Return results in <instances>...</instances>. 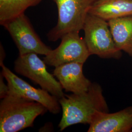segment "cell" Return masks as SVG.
Segmentation results:
<instances>
[{"mask_svg":"<svg viewBox=\"0 0 132 132\" xmlns=\"http://www.w3.org/2000/svg\"><path fill=\"white\" fill-rule=\"evenodd\" d=\"M1 66L2 69L1 73L6 80L9 87V93L38 102L53 114L60 113L61 107L57 97L42 88L33 87L15 75L4 64Z\"/></svg>","mask_w":132,"mask_h":132,"instance_id":"ba28073f","label":"cell"},{"mask_svg":"<svg viewBox=\"0 0 132 132\" xmlns=\"http://www.w3.org/2000/svg\"><path fill=\"white\" fill-rule=\"evenodd\" d=\"M42 0H0V24L25 13L28 8L39 5Z\"/></svg>","mask_w":132,"mask_h":132,"instance_id":"4fadbf2b","label":"cell"},{"mask_svg":"<svg viewBox=\"0 0 132 132\" xmlns=\"http://www.w3.org/2000/svg\"><path fill=\"white\" fill-rule=\"evenodd\" d=\"M3 27L12 38L20 55L35 53L45 56L52 50L41 40L25 13L7 22Z\"/></svg>","mask_w":132,"mask_h":132,"instance_id":"8992f818","label":"cell"},{"mask_svg":"<svg viewBox=\"0 0 132 132\" xmlns=\"http://www.w3.org/2000/svg\"><path fill=\"white\" fill-rule=\"evenodd\" d=\"M88 132H132V106L116 113H101L89 124Z\"/></svg>","mask_w":132,"mask_h":132,"instance_id":"9c48e42d","label":"cell"},{"mask_svg":"<svg viewBox=\"0 0 132 132\" xmlns=\"http://www.w3.org/2000/svg\"><path fill=\"white\" fill-rule=\"evenodd\" d=\"M56 5V26L47 33L48 40L55 42L68 33L83 30L91 6L96 0H52Z\"/></svg>","mask_w":132,"mask_h":132,"instance_id":"3957f363","label":"cell"},{"mask_svg":"<svg viewBox=\"0 0 132 132\" xmlns=\"http://www.w3.org/2000/svg\"><path fill=\"white\" fill-rule=\"evenodd\" d=\"M83 30L84 39L90 55L117 60L121 57L122 51L116 46L107 21L89 13Z\"/></svg>","mask_w":132,"mask_h":132,"instance_id":"277c9868","label":"cell"},{"mask_svg":"<svg viewBox=\"0 0 132 132\" xmlns=\"http://www.w3.org/2000/svg\"><path fill=\"white\" fill-rule=\"evenodd\" d=\"M6 56V54L5 53L4 48L2 44L0 45V65L4 64V60H5Z\"/></svg>","mask_w":132,"mask_h":132,"instance_id":"9a60e30c","label":"cell"},{"mask_svg":"<svg viewBox=\"0 0 132 132\" xmlns=\"http://www.w3.org/2000/svg\"><path fill=\"white\" fill-rule=\"evenodd\" d=\"M83 64L71 62L55 68L53 75L66 92L80 94L89 89L92 82L83 74Z\"/></svg>","mask_w":132,"mask_h":132,"instance_id":"30bf717a","label":"cell"},{"mask_svg":"<svg viewBox=\"0 0 132 132\" xmlns=\"http://www.w3.org/2000/svg\"><path fill=\"white\" fill-rule=\"evenodd\" d=\"M108 22L116 47L132 57V15Z\"/></svg>","mask_w":132,"mask_h":132,"instance_id":"7c38bea8","label":"cell"},{"mask_svg":"<svg viewBox=\"0 0 132 132\" xmlns=\"http://www.w3.org/2000/svg\"><path fill=\"white\" fill-rule=\"evenodd\" d=\"M59 101L62 110L58 125L61 131L76 124H90L98 113L109 112L102 89L96 82L92 83L86 92L65 94Z\"/></svg>","mask_w":132,"mask_h":132,"instance_id":"6da1fadb","label":"cell"},{"mask_svg":"<svg viewBox=\"0 0 132 132\" xmlns=\"http://www.w3.org/2000/svg\"><path fill=\"white\" fill-rule=\"evenodd\" d=\"M79 33L72 32L63 36L59 46L44 57L46 65L55 68L71 62L84 64L91 55L84 38L80 37Z\"/></svg>","mask_w":132,"mask_h":132,"instance_id":"52a82bcc","label":"cell"},{"mask_svg":"<svg viewBox=\"0 0 132 132\" xmlns=\"http://www.w3.org/2000/svg\"><path fill=\"white\" fill-rule=\"evenodd\" d=\"M47 111L38 102L9 93L0 103V132H18L32 127L35 119Z\"/></svg>","mask_w":132,"mask_h":132,"instance_id":"7a4b0ae2","label":"cell"},{"mask_svg":"<svg viewBox=\"0 0 132 132\" xmlns=\"http://www.w3.org/2000/svg\"><path fill=\"white\" fill-rule=\"evenodd\" d=\"M46 64L35 53H29L18 57L14 62V71L39 85L43 90L61 98L65 94L63 89L55 76L47 69Z\"/></svg>","mask_w":132,"mask_h":132,"instance_id":"5b68a950","label":"cell"},{"mask_svg":"<svg viewBox=\"0 0 132 132\" xmlns=\"http://www.w3.org/2000/svg\"><path fill=\"white\" fill-rule=\"evenodd\" d=\"M5 78L4 76L1 73L0 75V98L3 99L8 94L9 92V86L5 83L4 79Z\"/></svg>","mask_w":132,"mask_h":132,"instance_id":"5bb4252c","label":"cell"},{"mask_svg":"<svg viewBox=\"0 0 132 132\" xmlns=\"http://www.w3.org/2000/svg\"><path fill=\"white\" fill-rule=\"evenodd\" d=\"M89 13L108 21L132 15V0H96Z\"/></svg>","mask_w":132,"mask_h":132,"instance_id":"8fae6325","label":"cell"}]
</instances>
